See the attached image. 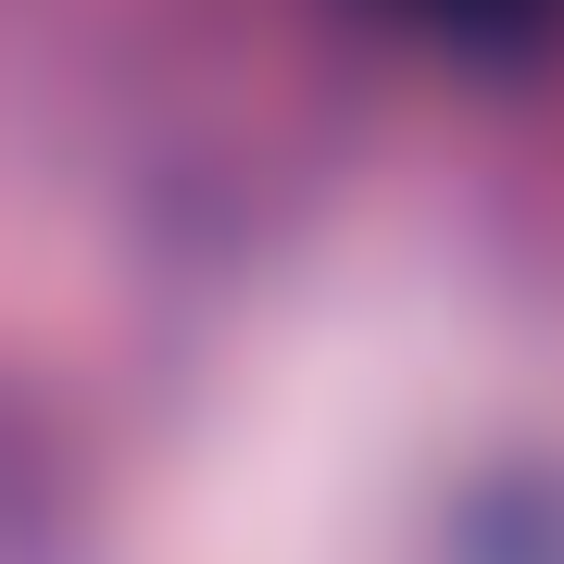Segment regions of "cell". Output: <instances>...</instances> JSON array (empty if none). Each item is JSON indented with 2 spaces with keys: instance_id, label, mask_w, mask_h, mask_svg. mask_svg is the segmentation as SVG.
Instances as JSON below:
<instances>
[{
  "instance_id": "1",
  "label": "cell",
  "mask_w": 564,
  "mask_h": 564,
  "mask_svg": "<svg viewBox=\"0 0 564 564\" xmlns=\"http://www.w3.org/2000/svg\"><path fill=\"white\" fill-rule=\"evenodd\" d=\"M402 13H426V25H452V39H527V25L552 13V0H402Z\"/></svg>"
}]
</instances>
